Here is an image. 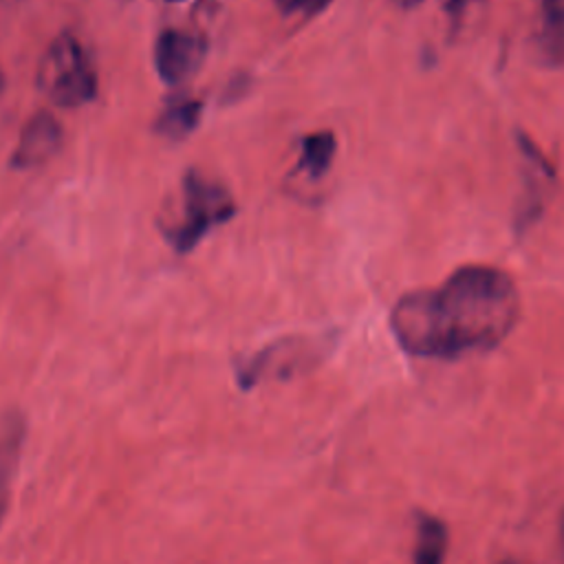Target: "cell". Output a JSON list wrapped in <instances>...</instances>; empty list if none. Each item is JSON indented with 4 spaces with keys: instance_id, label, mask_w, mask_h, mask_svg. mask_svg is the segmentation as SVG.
Listing matches in <instances>:
<instances>
[{
    "instance_id": "1",
    "label": "cell",
    "mask_w": 564,
    "mask_h": 564,
    "mask_svg": "<svg viewBox=\"0 0 564 564\" xmlns=\"http://www.w3.org/2000/svg\"><path fill=\"white\" fill-rule=\"evenodd\" d=\"M520 317L513 278L494 264H463L441 284L397 300L390 330L412 357L456 359L496 348Z\"/></svg>"
},
{
    "instance_id": "2",
    "label": "cell",
    "mask_w": 564,
    "mask_h": 564,
    "mask_svg": "<svg viewBox=\"0 0 564 564\" xmlns=\"http://www.w3.org/2000/svg\"><path fill=\"white\" fill-rule=\"evenodd\" d=\"M37 88L62 108H79L97 97V73L82 42L64 31L44 51L37 64Z\"/></svg>"
},
{
    "instance_id": "3",
    "label": "cell",
    "mask_w": 564,
    "mask_h": 564,
    "mask_svg": "<svg viewBox=\"0 0 564 564\" xmlns=\"http://www.w3.org/2000/svg\"><path fill=\"white\" fill-rule=\"evenodd\" d=\"M236 214L231 194L216 181L189 170L183 178V216L165 227V240L178 251H192L214 227Z\"/></svg>"
},
{
    "instance_id": "4",
    "label": "cell",
    "mask_w": 564,
    "mask_h": 564,
    "mask_svg": "<svg viewBox=\"0 0 564 564\" xmlns=\"http://www.w3.org/2000/svg\"><path fill=\"white\" fill-rule=\"evenodd\" d=\"M324 352V344L308 337H284L253 355L236 361V381L242 390H251L267 379H291L313 368Z\"/></svg>"
},
{
    "instance_id": "5",
    "label": "cell",
    "mask_w": 564,
    "mask_h": 564,
    "mask_svg": "<svg viewBox=\"0 0 564 564\" xmlns=\"http://www.w3.org/2000/svg\"><path fill=\"white\" fill-rule=\"evenodd\" d=\"M205 57V40L185 29H165L154 42V68L165 84L189 79Z\"/></svg>"
},
{
    "instance_id": "6",
    "label": "cell",
    "mask_w": 564,
    "mask_h": 564,
    "mask_svg": "<svg viewBox=\"0 0 564 564\" xmlns=\"http://www.w3.org/2000/svg\"><path fill=\"white\" fill-rule=\"evenodd\" d=\"M62 123L46 110L35 112L22 128L15 150L9 159L13 170H33L48 163L62 148Z\"/></svg>"
},
{
    "instance_id": "7",
    "label": "cell",
    "mask_w": 564,
    "mask_h": 564,
    "mask_svg": "<svg viewBox=\"0 0 564 564\" xmlns=\"http://www.w3.org/2000/svg\"><path fill=\"white\" fill-rule=\"evenodd\" d=\"M449 546V533L441 518L416 511L414 513V540L412 564H443Z\"/></svg>"
},
{
    "instance_id": "8",
    "label": "cell",
    "mask_w": 564,
    "mask_h": 564,
    "mask_svg": "<svg viewBox=\"0 0 564 564\" xmlns=\"http://www.w3.org/2000/svg\"><path fill=\"white\" fill-rule=\"evenodd\" d=\"M24 425L20 419H7L0 427V522L9 509L11 480L18 465L20 447H22Z\"/></svg>"
},
{
    "instance_id": "9",
    "label": "cell",
    "mask_w": 564,
    "mask_h": 564,
    "mask_svg": "<svg viewBox=\"0 0 564 564\" xmlns=\"http://www.w3.org/2000/svg\"><path fill=\"white\" fill-rule=\"evenodd\" d=\"M337 152V139L330 130H317L306 134L300 141V161L297 167L308 178H319L328 172Z\"/></svg>"
},
{
    "instance_id": "10",
    "label": "cell",
    "mask_w": 564,
    "mask_h": 564,
    "mask_svg": "<svg viewBox=\"0 0 564 564\" xmlns=\"http://www.w3.org/2000/svg\"><path fill=\"white\" fill-rule=\"evenodd\" d=\"M203 104L198 99H176L165 106L154 123V130L167 139H185L200 121Z\"/></svg>"
},
{
    "instance_id": "11",
    "label": "cell",
    "mask_w": 564,
    "mask_h": 564,
    "mask_svg": "<svg viewBox=\"0 0 564 564\" xmlns=\"http://www.w3.org/2000/svg\"><path fill=\"white\" fill-rule=\"evenodd\" d=\"M540 53L551 64H564V0H542Z\"/></svg>"
},
{
    "instance_id": "12",
    "label": "cell",
    "mask_w": 564,
    "mask_h": 564,
    "mask_svg": "<svg viewBox=\"0 0 564 564\" xmlns=\"http://www.w3.org/2000/svg\"><path fill=\"white\" fill-rule=\"evenodd\" d=\"M471 2H474V0H445V11H447V15H449L452 26H458V24H460V20H463V15L467 13V9H469Z\"/></svg>"
},
{
    "instance_id": "13",
    "label": "cell",
    "mask_w": 564,
    "mask_h": 564,
    "mask_svg": "<svg viewBox=\"0 0 564 564\" xmlns=\"http://www.w3.org/2000/svg\"><path fill=\"white\" fill-rule=\"evenodd\" d=\"M275 7L282 11V13H297V11H308L311 9V2L313 0H273Z\"/></svg>"
},
{
    "instance_id": "14",
    "label": "cell",
    "mask_w": 564,
    "mask_h": 564,
    "mask_svg": "<svg viewBox=\"0 0 564 564\" xmlns=\"http://www.w3.org/2000/svg\"><path fill=\"white\" fill-rule=\"evenodd\" d=\"M397 7H401V9H405V11H410V9H416L419 4H423V0H392Z\"/></svg>"
},
{
    "instance_id": "15",
    "label": "cell",
    "mask_w": 564,
    "mask_h": 564,
    "mask_svg": "<svg viewBox=\"0 0 564 564\" xmlns=\"http://www.w3.org/2000/svg\"><path fill=\"white\" fill-rule=\"evenodd\" d=\"M330 0H313L311 2V9H308V13H317V11H322L326 4H328Z\"/></svg>"
},
{
    "instance_id": "16",
    "label": "cell",
    "mask_w": 564,
    "mask_h": 564,
    "mask_svg": "<svg viewBox=\"0 0 564 564\" xmlns=\"http://www.w3.org/2000/svg\"><path fill=\"white\" fill-rule=\"evenodd\" d=\"M560 544H562V551H564V513H562V522H560Z\"/></svg>"
},
{
    "instance_id": "17",
    "label": "cell",
    "mask_w": 564,
    "mask_h": 564,
    "mask_svg": "<svg viewBox=\"0 0 564 564\" xmlns=\"http://www.w3.org/2000/svg\"><path fill=\"white\" fill-rule=\"evenodd\" d=\"M2 86H4V75L0 73V90H2Z\"/></svg>"
},
{
    "instance_id": "18",
    "label": "cell",
    "mask_w": 564,
    "mask_h": 564,
    "mask_svg": "<svg viewBox=\"0 0 564 564\" xmlns=\"http://www.w3.org/2000/svg\"><path fill=\"white\" fill-rule=\"evenodd\" d=\"M167 2H183V0H167Z\"/></svg>"
},
{
    "instance_id": "19",
    "label": "cell",
    "mask_w": 564,
    "mask_h": 564,
    "mask_svg": "<svg viewBox=\"0 0 564 564\" xmlns=\"http://www.w3.org/2000/svg\"><path fill=\"white\" fill-rule=\"evenodd\" d=\"M505 564H511V562H505Z\"/></svg>"
}]
</instances>
